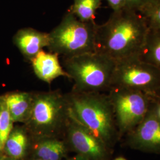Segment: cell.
I'll list each match as a JSON object with an SVG mask.
<instances>
[{
    "label": "cell",
    "mask_w": 160,
    "mask_h": 160,
    "mask_svg": "<svg viewBox=\"0 0 160 160\" xmlns=\"http://www.w3.org/2000/svg\"><path fill=\"white\" fill-rule=\"evenodd\" d=\"M139 13L148 28L160 29V0H153Z\"/></svg>",
    "instance_id": "cell-18"
},
{
    "label": "cell",
    "mask_w": 160,
    "mask_h": 160,
    "mask_svg": "<svg viewBox=\"0 0 160 160\" xmlns=\"http://www.w3.org/2000/svg\"><path fill=\"white\" fill-rule=\"evenodd\" d=\"M113 12H118L126 8L125 0H106Z\"/></svg>",
    "instance_id": "cell-21"
},
{
    "label": "cell",
    "mask_w": 160,
    "mask_h": 160,
    "mask_svg": "<svg viewBox=\"0 0 160 160\" xmlns=\"http://www.w3.org/2000/svg\"><path fill=\"white\" fill-rule=\"evenodd\" d=\"M69 116L102 140L109 148L118 138L113 109L108 94L72 90L66 94Z\"/></svg>",
    "instance_id": "cell-2"
},
{
    "label": "cell",
    "mask_w": 160,
    "mask_h": 160,
    "mask_svg": "<svg viewBox=\"0 0 160 160\" xmlns=\"http://www.w3.org/2000/svg\"><path fill=\"white\" fill-rule=\"evenodd\" d=\"M34 74L39 79L50 84L59 77L68 75L60 63L59 55L51 52L40 51L30 61Z\"/></svg>",
    "instance_id": "cell-11"
},
{
    "label": "cell",
    "mask_w": 160,
    "mask_h": 160,
    "mask_svg": "<svg viewBox=\"0 0 160 160\" xmlns=\"http://www.w3.org/2000/svg\"><path fill=\"white\" fill-rule=\"evenodd\" d=\"M31 158L42 160H62L67 157L68 146L58 138H46L34 141Z\"/></svg>",
    "instance_id": "cell-13"
},
{
    "label": "cell",
    "mask_w": 160,
    "mask_h": 160,
    "mask_svg": "<svg viewBox=\"0 0 160 160\" xmlns=\"http://www.w3.org/2000/svg\"><path fill=\"white\" fill-rule=\"evenodd\" d=\"M128 144L141 151L160 154V119L148 110L142 122L129 133Z\"/></svg>",
    "instance_id": "cell-9"
},
{
    "label": "cell",
    "mask_w": 160,
    "mask_h": 160,
    "mask_svg": "<svg viewBox=\"0 0 160 160\" xmlns=\"http://www.w3.org/2000/svg\"><path fill=\"white\" fill-rule=\"evenodd\" d=\"M126 8L135 12H141L153 0H125Z\"/></svg>",
    "instance_id": "cell-20"
},
{
    "label": "cell",
    "mask_w": 160,
    "mask_h": 160,
    "mask_svg": "<svg viewBox=\"0 0 160 160\" xmlns=\"http://www.w3.org/2000/svg\"><path fill=\"white\" fill-rule=\"evenodd\" d=\"M102 0H74L69 12L84 22H94L96 13Z\"/></svg>",
    "instance_id": "cell-16"
},
{
    "label": "cell",
    "mask_w": 160,
    "mask_h": 160,
    "mask_svg": "<svg viewBox=\"0 0 160 160\" xmlns=\"http://www.w3.org/2000/svg\"><path fill=\"white\" fill-rule=\"evenodd\" d=\"M95 22H84L68 12L49 34L47 48L62 58L95 52Z\"/></svg>",
    "instance_id": "cell-5"
},
{
    "label": "cell",
    "mask_w": 160,
    "mask_h": 160,
    "mask_svg": "<svg viewBox=\"0 0 160 160\" xmlns=\"http://www.w3.org/2000/svg\"><path fill=\"white\" fill-rule=\"evenodd\" d=\"M149 96L150 98L149 110L160 119V89L154 94Z\"/></svg>",
    "instance_id": "cell-19"
},
{
    "label": "cell",
    "mask_w": 160,
    "mask_h": 160,
    "mask_svg": "<svg viewBox=\"0 0 160 160\" xmlns=\"http://www.w3.org/2000/svg\"><path fill=\"white\" fill-rule=\"evenodd\" d=\"M12 40L24 59L30 62L48 46L49 34L31 28H25L18 30Z\"/></svg>",
    "instance_id": "cell-10"
},
{
    "label": "cell",
    "mask_w": 160,
    "mask_h": 160,
    "mask_svg": "<svg viewBox=\"0 0 160 160\" xmlns=\"http://www.w3.org/2000/svg\"><path fill=\"white\" fill-rule=\"evenodd\" d=\"M62 67L74 82L73 91L108 92L116 62L97 52L62 58Z\"/></svg>",
    "instance_id": "cell-4"
},
{
    "label": "cell",
    "mask_w": 160,
    "mask_h": 160,
    "mask_svg": "<svg viewBox=\"0 0 160 160\" xmlns=\"http://www.w3.org/2000/svg\"><path fill=\"white\" fill-rule=\"evenodd\" d=\"M30 138L24 126L13 127L4 143L2 155L17 160H24L29 152Z\"/></svg>",
    "instance_id": "cell-14"
},
{
    "label": "cell",
    "mask_w": 160,
    "mask_h": 160,
    "mask_svg": "<svg viewBox=\"0 0 160 160\" xmlns=\"http://www.w3.org/2000/svg\"><path fill=\"white\" fill-rule=\"evenodd\" d=\"M69 119L66 94L59 90L33 92L32 109L24 127L33 141L58 138L65 131Z\"/></svg>",
    "instance_id": "cell-3"
},
{
    "label": "cell",
    "mask_w": 160,
    "mask_h": 160,
    "mask_svg": "<svg viewBox=\"0 0 160 160\" xmlns=\"http://www.w3.org/2000/svg\"><path fill=\"white\" fill-rule=\"evenodd\" d=\"M2 96L14 123L24 124L31 113L33 92L14 91L7 92Z\"/></svg>",
    "instance_id": "cell-12"
},
{
    "label": "cell",
    "mask_w": 160,
    "mask_h": 160,
    "mask_svg": "<svg viewBox=\"0 0 160 160\" xmlns=\"http://www.w3.org/2000/svg\"><path fill=\"white\" fill-rule=\"evenodd\" d=\"M0 160H17V159H14V158H12L11 157H7L6 155H2L0 156Z\"/></svg>",
    "instance_id": "cell-23"
},
{
    "label": "cell",
    "mask_w": 160,
    "mask_h": 160,
    "mask_svg": "<svg viewBox=\"0 0 160 160\" xmlns=\"http://www.w3.org/2000/svg\"><path fill=\"white\" fill-rule=\"evenodd\" d=\"M68 160H88L87 158H86V157L77 154L74 157H72L71 158H70Z\"/></svg>",
    "instance_id": "cell-22"
},
{
    "label": "cell",
    "mask_w": 160,
    "mask_h": 160,
    "mask_svg": "<svg viewBox=\"0 0 160 160\" xmlns=\"http://www.w3.org/2000/svg\"><path fill=\"white\" fill-rule=\"evenodd\" d=\"M112 87L126 88L153 94L160 89V69L138 57L118 61L112 79Z\"/></svg>",
    "instance_id": "cell-7"
},
{
    "label": "cell",
    "mask_w": 160,
    "mask_h": 160,
    "mask_svg": "<svg viewBox=\"0 0 160 160\" xmlns=\"http://www.w3.org/2000/svg\"><path fill=\"white\" fill-rule=\"evenodd\" d=\"M14 122L7 109L2 95L0 96V156L6 140L13 128Z\"/></svg>",
    "instance_id": "cell-17"
},
{
    "label": "cell",
    "mask_w": 160,
    "mask_h": 160,
    "mask_svg": "<svg viewBox=\"0 0 160 160\" xmlns=\"http://www.w3.org/2000/svg\"><path fill=\"white\" fill-rule=\"evenodd\" d=\"M65 132L68 148L77 154L88 160H109V147L70 116Z\"/></svg>",
    "instance_id": "cell-8"
},
{
    "label": "cell",
    "mask_w": 160,
    "mask_h": 160,
    "mask_svg": "<svg viewBox=\"0 0 160 160\" xmlns=\"http://www.w3.org/2000/svg\"><path fill=\"white\" fill-rule=\"evenodd\" d=\"M148 30L139 12L126 8L113 12L106 23L96 26L95 52L116 62L138 57Z\"/></svg>",
    "instance_id": "cell-1"
},
{
    "label": "cell",
    "mask_w": 160,
    "mask_h": 160,
    "mask_svg": "<svg viewBox=\"0 0 160 160\" xmlns=\"http://www.w3.org/2000/svg\"><path fill=\"white\" fill-rule=\"evenodd\" d=\"M30 160H42L40 159H37V158H30Z\"/></svg>",
    "instance_id": "cell-25"
},
{
    "label": "cell",
    "mask_w": 160,
    "mask_h": 160,
    "mask_svg": "<svg viewBox=\"0 0 160 160\" xmlns=\"http://www.w3.org/2000/svg\"><path fill=\"white\" fill-rule=\"evenodd\" d=\"M138 57L160 69V29L148 28Z\"/></svg>",
    "instance_id": "cell-15"
},
{
    "label": "cell",
    "mask_w": 160,
    "mask_h": 160,
    "mask_svg": "<svg viewBox=\"0 0 160 160\" xmlns=\"http://www.w3.org/2000/svg\"><path fill=\"white\" fill-rule=\"evenodd\" d=\"M114 160H127L126 158H125L124 157H117L116 158H115Z\"/></svg>",
    "instance_id": "cell-24"
},
{
    "label": "cell",
    "mask_w": 160,
    "mask_h": 160,
    "mask_svg": "<svg viewBox=\"0 0 160 160\" xmlns=\"http://www.w3.org/2000/svg\"><path fill=\"white\" fill-rule=\"evenodd\" d=\"M108 96L113 109L119 133H130L148 112L150 98L143 92L122 87H112Z\"/></svg>",
    "instance_id": "cell-6"
}]
</instances>
